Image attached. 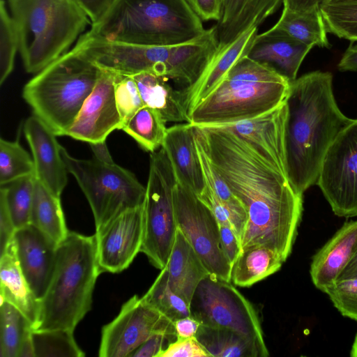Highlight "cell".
Instances as JSON below:
<instances>
[{
  "label": "cell",
  "instance_id": "3957f363",
  "mask_svg": "<svg viewBox=\"0 0 357 357\" xmlns=\"http://www.w3.org/2000/svg\"><path fill=\"white\" fill-rule=\"evenodd\" d=\"M185 0H115L85 36L146 46L189 43L205 34Z\"/></svg>",
  "mask_w": 357,
  "mask_h": 357
},
{
  "label": "cell",
  "instance_id": "c3c4849f",
  "mask_svg": "<svg viewBox=\"0 0 357 357\" xmlns=\"http://www.w3.org/2000/svg\"><path fill=\"white\" fill-rule=\"evenodd\" d=\"M219 228L222 249L231 266L242 250L241 244L231 227L219 224Z\"/></svg>",
  "mask_w": 357,
  "mask_h": 357
},
{
  "label": "cell",
  "instance_id": "836d02e7",
  "mask_svg": "<svg viewBox=\"0 0 357 357\" xmlns=\"http://www.w3.org/2000/svg\"><path fill=\"white\" fill-rule=\"evenodd\" d=\"M35 183V174H31L1 185L16 229L30 224Z\"/></svg>",
  "mask_w": 357,
  "mask_h": 357
},
{
  "label": "cell",
  "instance_id": "bcb514c9",
  "mask_svg": "<svg viewBox=\"0 0 357 357\" xmlns=\"http://www.w3.org/2000/svg\"><path fill=\"white\" fill-rule=\"evenodd\" d=\"M197 15L204 21L215 20L222 17L221 0H185Z\"/></svg>",
  "mask_w": 357,
  "mask_h": 357
},
{
  "label": "cell",
  "instance_id": "4316f807",
  "mask_svg": "<svg viewBox=\"0 0 357 357\" xmlns=\"http://www.w3.org/2000/svg\"><path fill=\"white\" fill-rule=\"evenodd\" d=\"M284 262L278 252L266 246L243 249L231 264V282L238 287H250L277 272Z\"/></svg>",
  "mask_w": 357,
  "mask_h": 357
},
{
  "label": "cell",
  "instance_id": "f5cc1de1",
  "mask_svg": "<svg viewBox=\"0 0 357 357\" xmlns=\"http://www.w3.org/2000/svg\"><path fill=\"white\" fill-rule=\"evenodd\" d=\"M341 71L357 70V45H350L338 63Z\"/></svg>",
  "mask_w": 357,
  "mask_h": 357
},
{
  "label": "cell",
  "instance_id": "ab89813d",
  "mask_svg": "<svg viewBox=\"0 0 357 357\" xmlns=\"http://www.w3.org/2000/svg\"><path fill=\"white\" fill-rule=\"evenodd\" d=\"M114 74V98L123 128L144 105L134 78L130 75Z\"/></svg>",
  "mask_w": 357,
  "mask_h": 357
},
{
  "label": "cell",
  "instance_id": "d6a6232c",
  "mask_svg": "<svg viewBox=\"0 0 357 357\" xmlns=\"http://www.w3.org/2000/svg\"><path fill=\"white\" fill-rule=\"evenodd\" d=\"M142 298L173 322L191 315L190 304L172 289L165 268Z\"/></svg>",
  "mask_w": 357,
  "mask_h": 357
},
{
  "label": "cell",
  "instance_id": "cb8c5ba5",
  "mask_svg": "<svg viewBox=\"0 0 357 357\" xmlns=\"http://www.w3.org/2000/svg\"><path fill=\"white\" fill-rule=\"evenodd\" d=\"M172 289L189 304L199 284L208 275L190 243L177 227L171 254L164 268Z\"/></svg>",
  "mask_w": 357,
  "mask_h": 357
},
{
  "label": "cell",
  "instance_id": "7bdbcfd3",
  "mask_svg": "<svg viewBox=\"0 0 357 357\" xmlns=\"http://www.w3.org/2000/svg\"><path fill=\"white\" fill-rule=\"evenodd\" d=\"M158 357H211L196 337L177 338L163 349Z\"/></svg>",
  "mask_w": 357,
  "mask_h": 357
},
{
  "label": "cell",
  "instance_id": "f1b7e54d",
  "mask_svg": "<svg viewBox=\"0 0 357 357\" xmlns=\"http://www.w3.org/2000/svg\"><path fill=\"white\" fill-rule=\"evenodd\" d=\"M30 224L58 245L67 236L61 197L56 196L36 178Z\"/></svg>",
  "mask_w": 357,
  "mask_h": 357
},
{
  "label": "cell",
  "instance_id": "484cf974",
  "mask_svg": "<svg viewBox=\"0 0 357 357\" xmlns=\"http://www.w3.org/2000/svg\"><path fill=\"white\" fill-rule=\"evenodd\" d=\"M130 76L137 83L144 105L156 109L166 123H190L177 90L167 78L149 72Z\"/></svg>",
  "mask_w": 357,
  "mask_h": 357
},
{
  "label": "cell",
  "instance_id": "5b68a950",
  "mask_svg": "<svg viewBox=\"0 0 357 357\" xmlns=\"http://www.w3.org/2000/svg\"><path fill=\"white\" fill-rule=\"evenodd\" d=\"M290 82L268 66L241 58L189 114L194 126H220L253 119L283 103Z\"/></svg>",
  "mask_w": 357,
  "mask_h": 357
},
{
  "label": "cell",
  "instance_id": "ac0fdd59",
  "mask_svg": "<svg viewBox=\"0 0 357 357\" xmlns=\"http://www.w3.org/2000/svg\"><path fill=\"white\" fill-rule=\"evenodd\" d=\"M287 106L284 101L274 109L257 117L215 127L228 130L248 142L264 158L287 176Z\"/></svg>",
  "mask_w": 357,
  "mask_h": 357
},
{
  "label": "cell",
  "instance_id": "d6986e66",
  "mask_svg": "<svg viewBox=\"0 0 357 357\" xmlns=\"http://www.w3.org/2000/svg\"><path fill=\"white\" fill-rule=\"evenodd\" d=\"M23 130L32 153L36 178L61 197L68 183V172L56 135L34 114L25 121Z\"/></svg>",
  "mask_w": 357,
  "mask_h": 357
},
{
  "label": "cell",
  "instance_id": "2e32d148",
  "mask_svg": "<svg viewBox=\"0 0 357 357\" xmlns=\"http://www.w3.org/2000/svg\"><path fill=\"white\" fill-rule=\"evenodd\" d=\"M114 73L100 69L97 82L82 105L66 135L90 143L105 141L122 123L116 108Z\"/></svg>",
  "mask_w": 357,
  "mask_h": 357
},
{
  "label": "cell",
  "instance_id": "1f68e13d",
  "mask_svg": "<svg viewBox=\"0 0 357 357\" xmlns=\"http://www.w3.org/2000/svg\"><path fill=\"white\" fill-rule=\"evenodd\" d=\"M33 331V324L8 302L0 306V356L19 357L24 342Z\"/></svg>",
  "mask_w": 357,
  "mask_h": 357
},
{
  "label": "cell",
  "instance_id": "44dd1931",
  "mask_svg": "<svg viewBox=\"0 0 357 357\" xmlns=\"http://www.w3.org/2000/svg\"><path fill=\"white\" fill-rule=\"evenodd\" d=\"M312 48L271 28L257 33L247 56L268 66L292 82L296 79L299 68Z\"/></svg>",
  "mask_w": 357,
  "mask_h": 357
},
{
  "label": "cell",
  "instance_id": "ee69618b",
  "mask_svg": "<svg viewBox=\"0 0 357 357\" xmlns=\"http://www.w3.org/2000/svg\"><path fill=\"white\" fill-rule=\"evenodd\" d=\"M250 0H221L222 17L217 23L218 40L223 39L238 20Z\"/></svg>",
  "mask_w": 357,
  "mask_h": 357
},
{
  "label": "cell",
  "instance_id": "e575fe53",
  "mask_svg": "<svg viewBox=\"0 0 357 357\" xmlns=\"http://www.w3.org/2000/svg\"><path fill=\"white\" fill-rule=\"evenodd\" d=\"M320 10L328 33L357 42V0H328Z\"/></svg>",
  "mask_w": 357,
  "mask_h": 357
},
{
  "label": "cell",
  "instance_id": "8d00e7d4",
  "mask_svg": "<svg viewBox=\"0 0 357 357\" xmlns=\"http://www.w3.org/2000/svg\"><path fill=\"white\" fill-rule=\"evenodd\" d=\"M35 174L33 158L19 141L0 139V185L12 181Z\"/></svg>",
  "mask_w": 357,
  "mask_h": 357
},
{
  "label": "cell",
  "instance_id": "4fadbf2b",
  "mask_svg": "<svg viewBox=\"0 0 357 357\" xmlns=\"http://www.w3.org/2000/svg\"><path fill=\"white\" fill-rule=\"evenodd\" d=\"M317 185L335 215L357 216V119L343 128L329 147Z\"/></svg>",
  "mask_w": 357,
  "mask_h": 357
},
{
  "label": "cell",
  "instance_id": "5bb4252c",
  "mask_svg": "<svg viewBox=\"0 0 357 357\" xmlns=\"http://www.w3.org/2000/svg\"><path fill=\"white\" fill-rule=\"evenodd\" d=\"M157 333L176 337L174 322L135 295L121 307L119 314L102 328L100 357H130Z\"/></svg>",
  "mask_w": 357,
  "mask_h": 357
},
{
  "label": "cell",
  "instance_id": "6f0895ef",
  "mask_svg": "<svg viewBox=\"0 0 357 357\" xmlns=\"http://www.w3.org/2000/svg\"></svg>",
  "mask_w": 357,
  "mask_h": 357
},
{
  "label": "cell",
  "instance_id": "ba28073f",
  "mask_svg": "<svg viewBox=\"0 0 357 357\" xmlns=\"http://www.w3.org/2000/svg\"><path fill=\"white\" fill-rule=\"evenodd\" d=\"M99 68L134 75L149 72L178 81L194 66L199 53L196 42L175 45L146 46L112 42L82 34L73 47Z\"/></svg>",
  "mask_w": 357,
  "mask_h": 357
},
{
  "label": "cell",
  "instance_id": "277c9868",
  "mask_svg": "<svg viewBox=\"0 0 357 357\" xmlns=\"http://www.w3.org/2000/svg\"><path fill=\"white\" fill-rule=\"evenodd\" d=\"M96 236L69 231L57 246L53 273L39 301L33 331L75 330L91 310L93 292L101 273Z\"/></svg>",
  "mask_w": 357,
  "mask_h": 357
},
{
  "label": "cell",
  "instance_id": "83f0119b",
  "mask_svg": "<svg viewBox=\"0 0 357 357\" xmlns=\"http://www.w3.org/2000/svg\"><path fill=\"white\" fill-rule=\"evenodd\" d=\"M271 28L312 47H331L320 8L300 12L283 7L280 19Z\"/></svg>",
  "mask_w": 357,
  "mask_h": 357
},
{
  "label": "cell",
  "instance_id": "ffe728a7",
  "mask_svg": "<svg viewBox=\"0 0 357 357\" xmlns=\"http://www.w3.org/2000/svg\"><path fill=\"white\" fill-rule=\"evenodd\" d=\"M257 33V26L250 27L232 42L219 47L199 77L192 84L177 90L188 116L192 109L216 88L231 68L247 56Z\"/></svg>",
  "mask_w": 357,
  "mask_h": 357
},
{
  "label": "cell",
  "instance_id": "9f6ffc18",
  "mask_svg": "<svg viewBox=\"0 0 357 357\" xmlns=\"http://www.w3.org/2000/svg\"><path fill=\"white\" fill-rule=\"evenodd\" d=\"M350 355L352 357H357V333L351 349Z\"/></svg>",
  "mask_w": 357,
  "mask_h": 357
},
{
  "label": "cell",
  "instance_id": "f6af8a7d",
  "mask_svg": "<svg viewBox=\"0 0 357 357\" xmlns=\"http://www.w3.org/2000/svg\"><path fill=\"white\" fill-rule=\"evenodd\" d=\"M176 339L165 333H155L136 349L130 357H158L160 352Z\"/></svg>",
  "mask_w": 357,
  "mask_h": 357
},
{
  "label": "cell",
  "instance_id": "681fc988",
  "mask_svg": "<svg viewBox=\"0 0 357 357\" xmlns=\"http://www.w3.org/2000/svg\"><path fill=\"white\" fill-rule=\"evenodd\" d=\"M115 0H75L89 17L91 24L97 22L109 10Z\"/></svg>",
  "mask_w": 357,
  "mask_h": 357
},
{
  "label": "cell",
  "instance_id": "8fae6325",
  "mask_svg": "<svg viewBox=\"0 0 357 357\" xmlns=\"http://www.w3.org/2000/svg\"><path fill=\"white\" fill-rule=\"evenodd\" d=\"M190 308L201 325L236 331L269 356L254 306L231 282L208 275L197 287Z\"/></svg>",
  "mask_w": 357,
  "mask_h": 357
},
{
  "label": "cell",
  "instance_id": "7dc6e473",
  "mask_svg": "<svg viewBox=\"0 0 357 357\" xmlns=\"http://www.w3.org/2000/svg\"><path fill=\"white\" fill-rule=\"evenodd\" d=\"M15 231L6 199L0 192V255L12 241Z\"/></svg>",
  "mask_w": 357,
  "mask_h": 357
},
{
  "label": "cell",
  "instance_id": "7a4b0ae2",
  "mask_svg": "<svg viewBox=\"0 0 357 357\" xmlns=\"http://www.w3.org/2000/svg\"><path fill=\"white\" fill-rule=\"evenodd\" d=\"M285 101L287 174L303 195L317 185L329 147L351 119L337 105L329 72L314 71L290 82Z\"/></svg>",
  "mask_w": 357,
  "mask_h": 357
},
{
  "label": "cell",
  "instance_id": "7402d4cb",
  "mask_svg": "<svg viewBox=\"0 0 357 357\" xmlns=\"http://www.w3.org/2000/svg\"><path fill=\"white\" fill-rule=\"evenodd\" d=\"M357 251V220L345 222L314 255L310 276L324 292L334 283Z\"/></svg>",
  "mask_w": 357,
  "mask_h": 357
},
{
  "label": "cell",
  "instance_id": "b9f144b4",
  "mask_svg": "<svg viewBox=\"0 0 357 357\" xmlns=\"http://www.w3.org/2000/svg\"><path fill=\"white\" fill-rule=\"evenodd\" d=\"M197 197L212 211L219 224L233 229L241 244L247 219L229 208L206 185Z\"/></svg>",
  "mask_w": 357,
  "mask_h": 357
},
{
  "label": "cell",
  "instance_id": "f35d334b",
  "mask_svg": "<svg viewBox=\"0 0 357 357\" xmlns=\"http://www.w3.org/2000/svg\"><path fill=\"white\" fill-rule=\"evenodd\" d=\"M19 51V38L13 18L4 0L0 1V84L12 73Z\"/></svg>",
  "mask_w": 357,
  "mask_h": 357
},
{
  "label": "cell",
  "instance_id": "db71d44e",
  "mask_svg": "<svg viewBox=\"0 0 357 357\" xmlns=\"http://www.w3.org/2000/svg\"><path fill=\"white\" fill-rule=\"evenodd\" d=\"M94 158L102 163H114L112 157L107 148L106 140L89 144Z\"/></svg>",
  "mask_w": 357,
  "mask_h": 357
},
{
  "label": "cell",
  "instance_id": "8992f818",
  "mask_svg": "<svg viewBox=\"0 0 357 357\" xmlns=\"http://www.w3.org/2000/svg\"><path fill=\"white\" fill-rule=\"evenodd\" d=\"M26 71L37 73L68 52L91 22L75 0H8Z\"/></svg>",
  "mask_w": 357,
  "mask_h": 357
},
{
  "label": "cell",
  "instance_id": "6da1fadb",
  "mask_svg": "<svg viewBox=\"0 0 357 357\" xmlns=\"http://www.w3.org/2000/svg\"><path fill=\"white\" fill-rule=\"evenodd\" d=\"M195 130L212 164L245 210L242 250L266 246L285 261L301 219L303 195L240 136L215 126Z\"/></svg>",
  "mask_w": 357,
  "mask_h": 357
},
{
  "label": "cell",
  "instance_id": "816d5d0a",
  "mask_svg": "<svg viewBox=\"0 0 357 357\" xmlns=\"http://www.w3.org/2000/svg\"><path fill=\"white\" fill-rule=\"evenodd\" d=\"M283 7L294 11H308L317 8L328 0H282Z\"/></svg>",
  "mask_w": 357,
  "mask_h": 357
},
{
  "label": "cell",
  "instance_id": "9a60e30c",
  "mask_svg": "<svg viewBox=\"0 0 357 357\" xmlns=\"http://www.w3.org/2000/svg\"><path fill=\"white\" fill-rule=\"evenodd\" d=\"M144 204L128 209L96 231L98 263L101 272L119 273L132 262L144 238Z\"/></svg>",
  "mask_w": 357,
  "mask_h": 357
},
{
  "label": "cell",
  "instance_id": "d590c367",
  "mask_svg": "<svg viewBox=\"0 0 357 357\" xmlns=\"http://www.w3.org/2000/svg\"><path fill=\"white\" fill-rule=\"evenodd\" d=\"M73 330L52 329L32 331L31 333L35 357H83L73 335Z\"/></svg>",
  "mask_w": 357,
  "mask_h": 357
},
{
  "label": "cell",
  "instance_id": "e0dca14e",
  "mask_svg": "<svg viewBox=\"0 0 357 357\" xmlns=\"http://www.w3.org/2000/svg\"><path fill=\"white\" fill-rule=\"evenodd\" d=\"M13 241L22 272L40 301L53 273L58 244L31 224L16 229Z\"/></svg>",
  "mask_w": 357,
  "mask_h": 357
},
{
  "label": "cell",
  "instance_id": "f546056e",
  "mask_svg": "<svg viewBox=\"0 0 357 357\" xmlns=\"http://www.w3.org/2000/svg\"><path fill=\"white\" fill-rule=\"evenodd\" d=\"M195 337L211 357H266L251 340L230 329L200 325Z\"/></svg>",
  "mask_w": 357,
  "mask_h": 357
},
{
  "label": "cell",
  "instance_id": "9c48e42d",
  "mask_svg": "<svg viewBox=\"0 0 357 357\" xmlns=\"http://www.w3.org/2000/svg\"><path fill=\"white\" fill-rule=\"evenodd\" d=\"M61 154L91 206L96 231L124 211L144 204L146 187L130 171L95 158H75L62 146Z\"/></svg>",
  "mask_w": 357,
  "mask_h": 357
},
{
  "label": "cell",
  "instance_id": "4dcf8cb0",
  "mask_svg": "<svg viewBox=\"0 0 357 357\" xmlns=\"http://www.w3.org/2000/svg\"><path fill=\"white\" fill-rule=\"evenodd\" d=\"M121 130L134 139L142 149L152 153L162 147L167 128L156 109L144 105Z\"/></svg>",
  "mask_w": 357,
  "mask_h": 357
},
{
  "label": "cell",
  "instance_id": "52a82bcc",
  "mask_svg": "<svg viewBox=\"0 0 357 357\" xmlns=\"http://www.w3.org/2000/svg\"><path fill=\"white\" fill-rule=\"evenodd\" d=\"M100 68L72 49L33 77L22 97L56 136H66L92 92Z\"/></svg>",
  "mask_w": 357,
  "mask_h": 357
},
{
  "label": "cell",
  "instance_id": "603a6c76",
  "mask_svg": "<svg viewBox=\"0 0 357 357\" xmlns=\"http://www.w3.org/2000/svg\"><path fill=\"white\" fill-rule=\"evenodd\" d=\"M162 147L171 161L177 181L199 195L206 184L195 146L193 125L181 123L167 128Z\"/></svg>",
  "mask_w": 357,
  "mask_h": 357
},
{
  "label": "cell",
  "instance_id": "60d3db41",
  "mask_svg": "<svg viewBox=\"0 0 357 357\" xmlns=\"http://www.w3.org/2000/svg\"><path fill=\"white\" fill-rule=\"evenodd\" d=\"M324 292L343 316L357 321V277L339 279Z\"/></svg>",
  "mask_w": 357,
  "mask_h": 357
},
{
  "label": "cell",
  "instance_id": "30bf717a",
  "mask_svg": "<svg viewBox=\"0 0 357 357\" xmlns=\"http://www.w3.org/2000/svg\"><path fill=\"white\" fill-rule=\"evenodd\" d=\"M176 181L165 149L161 147L150 153L140 252L160 271L167 263L177 230L173 200V188Z\"/></svg>",
  "mask_w": 357,
  "mask_h": 357
},
{
  "label": "cell",
  "instance_id": "74e56055",
  "mask_svg": "<svg viewBox=\"0 0 357 357\" xmlns=\"http://www.w3.org/2000/svg\"><path fill=\"white\" fill-rule=\"evenodd\" d=\"M194 137L206 185L211 189L229 208L247 219L243 205L232 193L224 178L212 164L205 151L200 137L195 130V128Z\"/></svg>",
  "mask_w": 357,
  "mask_h": 357
},
{
  "label": "cell",
  "instance_id": "d4e9b609",
  "mask_svg": "<svg viewBox=\"0 0 357 357\" xmlns=\"http://www.w3.org/2000/svg\"><path fill=\"white\" fill-rule=\"evenodd\" d=\"M1 304L8 302L31 322L33 328L39 312V301L32 293L20 268L13 238L0 255Z\"/></svg>",
  "mask_w": 357,
  "mask_h": 357
},
{
  "label": "cell",
  "instance_id": "11a10c76",
  "mask_svg": "<svg viewBox=\"0 0 357 357\" xmlns=\"http://www.w3.org/2000/svg\"><path fill=\"white\" fill-rule=\"evenodd\" d=\"M352 277H357V251L340 273L337 280Z\"/></svg>",
  "mask_w": 357,
  "mask_h": 357
},
{
  "label": "cell",
  "instance_id": "7c38bea8",
  "mask_svg": "<svg viewBox=\"0 0 357 357\" xmlns=\"http://www.w3.org/2000/svg\"><path fill=\"white\" fill-rule=\"evenodd\" d=\"M177 227L198 255L210 275L231 282V264L221 246L219 223L212 211L190 189L176 181L173 188Z\"/></svg>",
  "mask_w": 357,
  "mask_h": 357
},
{
  "label": "cell",
  "instance_id": "f907efd6",
  "mask_svg": "<svg viewBox=\"0 0 357 357\" xmlns=\"http://www.w3.org/2000/svg\"><path fill=\"white\" fill-rule=\"evenodd\" d=\"M200 325V323L191 315L176 319L174 321L176 337H195Z\"/></svg>",
  "mask_w": 357,
  "mask_h": 357
}]
</instances>
